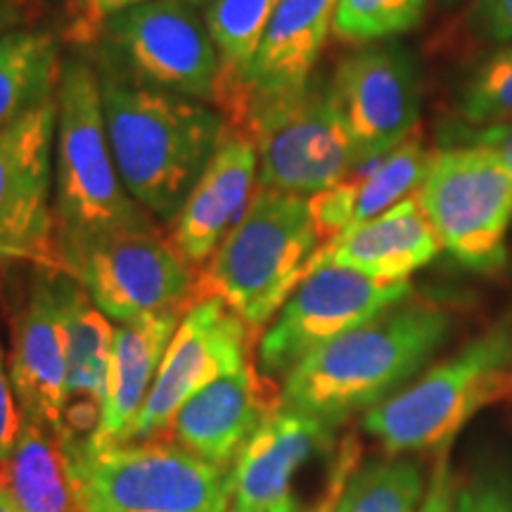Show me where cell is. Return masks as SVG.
I'll return each mask as SVG.
<instances>
[{
  "mask_svg": "<svg viewBox=\"0 0 512 512\" xmlns=\"http://www.w3.org/2000/svg\"><path fill=\"white\" fill-rule=\"evenodd\" d=\"M451 316L403 299L304 356L280 384L283 403L339 427L401 392L444 347Z\"/></svg>",
  "mask_w": 512,
  "mask_h": 512,
  "instance_id": "cell-1",
  "label": "cell"
},
{
  "mask_svg": "<svg viewBox=\"0 0 512 512\" xmlns=\"http://www.w3.org/2000/svg\"><path fill=\"white\" fill-rule=\"evenodd\" d=\"M102 112L126 190L159 221H174L230 124L209 102L102 74Z\"/></svg>",
  "mask_w": 512,
  "mask_h": 512,
  "instance_id": "cell-2",
  "label": "cell"
},
{
  "mask_svg": "<svg viewBox=\"0 0 512 512\" xmlns=\"http://www.w3.org/2000/svg\"><path fill=\"white\" fill-rule=\"evenodd\" d=\"M55 223L60 261L95 242L157 228L155 216L121 181L107 138L100 74L86 60H67L57 83Z\"/></svg>",
  "mask_w": 512,
  "mask_h": 512,
  "instance_id": "cell-3",
  "label": "cell"
},
{
  "mask_svg": "<svg viewBox=\"0 0 512 512\" xmlns=\"http://www.w3.org/2000/svg\"><path fill=\"white\" fill-rule=\"evenodd\" d=\"M318 249L309 197L259 185L242 221L197 271L192 304L221 299L259 339L311 273Z\"/></svg>",
  "mask_w": 512,
  "mask_h": 512,
  "instance_id": "cell-4",
  "label": "cell"
},
{
  "mask_svg": "<svg viewBox=\"0 0 512 512\" xmlns=\"http://www.w3.org/2000/svg\"><path fill=\"white\" fill-rule=\"evenodd\" d=\"M510 394L512 320H503L363 413V427L389 456L441 451L479 411Z\"/></svg>",
  "mask_w": 512,
  "mask_h": 512,
  "instance_id": "cell-5",
  "label": "cell"
},
{
  "mask_svg": "<svg viewBox=\"0 0 512 512\" xmlns=\"http://www.w3.org/2000/svg\"><path fill=\"white\" fill-rule=\"evenodd\" d=\"M86 512H228L230 467L166 439L95 448L64 444Z\"/></svg>",
  "mask_w": 512,
  "mask_h": 512,
  "instance_id": "cell-6",
  "label": "cell"
},
{
  "mask_svg": "<svg viewBox=\"0 0 512 512\" xmlns=\"http://www.w3.org/2000/svg\"><path fill=\"white\" fill-rule=\"evenodd\" d=\"M230 126L252 138L261 188L313 197L342 181L356 162L347 124L325 79H311L283 95H247Z\"/></svg>",
  "mask_w": 512,
  "mask_h": 512,
  "instance_id": "cell-7",
  "label": "cell"
},
{
  "mask_svg": "<svg viewBox=\"0 0 512 512\" xmlns=\"http://www.w3.org/2000/svg\"><path fill=\"white\" fill-rule=\"evenodd\" d=\"M415 195L458 264L484 275L501 271L508 261L512 181L489 150L458 145L437 152Z\"/></svg>",
  "mask_w": 512,
  "mask_h": 512,
  "instance_id": "cell-8",
  "label": "cell"
},
{
  "mask_svg": "<svg viewBox=\"0 0 512 512\" xmlns=\"http://www.w3.org/2000/svg\"><path fill=\"white\" fill-rule=\"evenodd\" d=\"M57 93L0 131V259L62 271L53 204Z\"/></svg>",
  "mask_w": 512,
  "mask_h": 512,
  "instance_id": "cell-9",
  "label": "cell"
},
{
  "mask_svg": "<svg viewBox=\"0 0 512 512\" xmlns=\"http://www.w3.org/2000/svg\"><path fill=\"white\" fill-rule=\"evenodd\" d=\"M411 292V283H382L351 268L320 264L261 332L256 368L273 380L285 377L311 351L392 309Z\"/></svg>",
  "mask_w": 512,
  "mask_h": 512,
  "instance_id": "cell-10",
  "label": "cell"
},
{
  "mask_svg": "<svg viewBox=\"0 0 512 512\" xmlns=\"http://www.w3.org/2000/svg\"><path fill=\"white\" fill-rule=\"evenodd\" d=\"M185 0H147L105 24L126 79L216 107L219 57L207 24Z\"/></svg>",
  "mask_w": 512,
  "mask_h": 512,
  "instance_id": "cell-11",
  "label": "cell"
},
{
  "mask_svg": "<svg viewBox=\"0 0 512 512\" xmlns=\"http://www.w3.org/2000/svg\"><path fill=\"white\" fill-rule=\"evenodd\" d=\"M62 273L81 283L107 318L192 306L197 271L159 228L133 230L100 240L64 259Z\"/></svg>",
  "mask_w": 512,
  "mask_h": 512,
  "instance_id": "cell-12",
  "label": "cell"
},
{
  "mask_svg": "<svg viewBox=\"0 0 512 512\" xmlns=\"http://www.w3.org/2000/svg\"><path fill=\"white\" fill-rule=\"evenodd\" d=\"M256 337L221 299H200L185 311L159 366L157 380L128 441L162 439L178 408L223 375L252 363Z\"/></svg>",
  "mask_w": 512,
  "mask_h": 512,
  "instance_id": "cell-13",
  "label": "cell"
},
{
  "mask_svg": "<svg viewBox=\"0 0 512 512\" xmlns=\"http://www.w3.org/2000/svg\"><path fill=\"white\" fill-rule=\"evenodd\" d=\"M330 86L356 162L387 155L415 133L422 112L420 72L401 43L366 46L344 57Z\"/></svg>",
  "mask_w": 512,
  "mask_h": 512,
  "instance_id": "cell-14",
  "label": "cell"
},
{
  "mask_svg": "<svg viewBox=\"0 0 512 512\" xmlns=\"http://www.w3.org/2000/svg\"><path fill=\"white\" fill-rule=\"evenodd\" d=\"M280 406L283 396L273 377L249 363L192 394L162 439L211 465L230 467L261 422Z\"/></svg>",
  "mask_w": 512,
  "mask_h": 512,
  "instance_id": "cell-15",
  "label": "cell"
},
{
  "mask_svg": "<svg viewBox=\"0 0 512 512\" xmlns=\"http://www.w3.org/2000/svg\"><path fill=\"white\" fill-rule=\"evenodd\" d=\"M335 430L283 403L261 422L230 465L233 503L249 512H297L294 479L313 458L330 451Z\"/></svg>",
  "mask_w": 512,
  "mask_h": 512,
  "instance_id": "cell-16",
  "label": "cell"
},
{
  "mask_svg": "<svg viewBox=\"0 0 512 512\" xmlns=\"http://www.w3.org/2000/svg\"><path fill=\"white\" fill-rule=\"evenodd\" d=\"M57 273L43 271L31 280L29 294L12 325L8 354L10 380L22 415L62 432L64 392H67V356Z\"/></svg>",
  "mask_w": 512,
  "mask_h": 512,
  "instance_id": "cell-17",
  "label": "cell"
},
{
  "mask_svg": "<svg viewBox=\"0 0 512 512\" xmlns=\"http://www.w3.org/2000/svg\"><path fill=\"white\" fill-rule=\"evenodd\" d=\"M256 178L259 157L252 138L230 126L202 178L171 221V245L195 271L207 264L247 214L256 192Z\"/></svg>",
  "mask_w": 512,
  "mask_h": 512,
  "instance_id": "cell-18",
  "label": "cell"
},
{
  "mask_svg": "<svg viewBox=\"0 0 512 512\" xmlns=\"http://www.w3.org/2000/svg\"><path fill=\"white\" fill-rule=\"evenodd\" d=\"M434 155L437 152L425 145L422 136L413 133L387 155L358 159L342 181L309 197L320 249L418 192Z\"/></svg>",
  "mask_w": 512,
  "mask_h": 512,
  "instance_id": "cell-19",
  "label": "cell"
},
{
  "mask_svg": "<svg viewBox=\"0 0 512 512\" xmlns=\"http://www.w3.org/2000/svg\"><path fill=\"white\" fill-rule=\"evenodd\" d=\"M64 356H67V392L60 437L64 444H83L98 430L110 375L114 328L81 283L57 273Z\"/></svg>",
  "mask_w": 512,
  "mask_h": 512,
  "instance_id": "cell-20",
  "label": "cell"
},
{
  "mask_svg": "<svg viewBox=\"0 0 512 512\" xmlns=\"http://www.w3.org/2000/svg\"><path fill=\"white\" fill-rule=\"evenodd\" d=\"M183 316L185 309L152 311L114 328L110 375L98 430L83 444L95 451L126 444Z\"/></svg>",
  "mask_w": 512,
  "mask_h": 512,
  "instance_id": "cell-21",
  "label": "cell"
},
{
  "mask_svg": "<svg viewBox=\"0 0 512 512\" xmlns=\"http://www.w3.org/2000/svg\"><path fill=\"white\" fill-rule=\"evenodd\" d=\"M441 249L444 245L437 230L413 192L320 249L313 256L311 271L320 264H337L382 283H411V275L432 264Z\"/></svg>",
  "mask_w": 512,
  "mask_h": 512,
  "instance_id": "cell-22",
  "label": "cell"
},
{
  "mask_svg": "<svg viewBox=\"0 0 512 512\" xmlns=\"http://www.w3.org/2000/svg\"><path fill=\"white\" fill-rule=\"evenodd\" d=\"M337 3L339 0H280L249 69L245 100L247 95L299 91L313 79L318 57L332 34Z\"/></svg>",
  "mask_w": 512,
  "mask_h": 512,
  "instance_id": "cell-23",
  "label": "cell"
},
{
  "mask_svg": "<svg viewBox=\"0 0 512 512\" xmlns=\"http://www.w3.org/2000/svg\"><path fill=\"white\" fill-rule=\"evenodd\" d=\"M0 484L22 512H86L62 437L27 415L8 458L0 460Z\"/></svg>",
  "mask_w": 512,
  "mask_h": 512,
  "instance_id": "cell-24",
  "label": "cell"
},
{
  "mask_svg": "<svg viewBox=\"0 0 512 512\" xmlns=\"http://www.w3.org/2000/svg\"><path fill=\"white\" fill-rule=\"evenodd\" d=\"M280 0H211L204 24L219 57L216 107L228 124L238 117L245 100L247 76Z\"/></svg>",
  "mask_w": 512,
  "mask_h": 512,
  "instance_id": "cell-25",
  "label": "cell"
},
{
  "mask_svg": "<svg viewBox=\"0 0 512 512\" xmlns=\"http://www.w3.org/2000/svg\"><path fill=\"white\" fill-rule=\"evenodd\" d=\"M60 72V53L50 31H5L0 36V131L55 95Z\"/></svg>",
  "mask_w": 512,
  "mask_h": 512,
  "instance_id": "cell-26",
  "label": "cell"
},
{
  "mask_svg": "<svg viewBox=\"0 0 512 512\" xmlns=\"http://www.w3.org/2000/svg\"><path fill=\"white\" fill-rule=\"evenodd\" d=\"M427 482L413 458L389 456L354 467L335 512H420Z\"/></svg>",
  "mask_w": 512,
  "mask_h": 512,
  "instance_id": "cell-27",
  "label": "cell"
},
{
  "mask_svg": "<svg viewBox=\"0 0 512 512\" xmlns=\"http://www.w3.org/2000/svg\"><path fill=\"white\" fill-rule=\"evenodd\" d=\"M427 0H339L332 34L351 46L387 41L418 27Z\"/></svg>",
  "mask_w": 512,
  "mask_h": 512,
  "instance_id": "cell-28",
  "label": "cell"
},
{
  "mask_svg": "<svg viewBox=\"0 0 512 512\" xmlns=\"http://www.w3.org/2000/svg\"><path fill=\"white\" fill-rule=\"evenodd\" d=\"M460 117L470 128L512 121V43L498 46L467 76Z\"/></svg>",
  "mask_w": 512,
  "mask_h": 512,
  "instance_id": "cell-29",
  "label": "cell"
},
{
  "mask_svg": "<svg viewBox=\"0 0 512 512\" xmlns=\"http://www.w3.org/2000/svg\"><path fill=\"white\" fill-rule=\"evenodd\" d=\"M143 3L147 0H69L67 41L91 46L102 36L112 17Z\"/></svg>",
  "mask_w": 512,
  "mask_h": 512,
  "instance_id": "cell-30",
  "label": "cell"
},
{
  "mask_svg": "<svg viewBox=\"0 0 512 512\" xmlns=\"http://www.w3.org/2000/svg\"><path fill=\"white\" fill-rule=\"evenodd\" d=\"M453 512H512L510 472H484L456 491Z\"/></svg>",
  "mask_w": 512,
  "mask_h": 512,
  "instance_id": "cell-31",
  "label": "cell"
},
{
  "mask_svg": "<svg viewBox=\"0 0 512 512\" xmlns=\"http://www.w3.org/2000/svg\"><path fill=\"white\" fill-rule=\"evenodd\" d=\"M19 427H22V408L12 387L10 363L0 339V460L8 458L10 448L15 446Z\"/></svg>",
  "mask_w": 512,
  "mask_h": 512,
  "instance_id": "cell-32",
  "label": "cell"
},
{
  "mask_svg": "<svg viewBox=\"0 0 512 512\" xmlns=\"http://www.w3.org/2000/svg\"><path fill=\"white\" fill-rule=\"evenodd\" d=\"M448 448L437 451V463L432 467L430 482H427L425 498H422L420 512H453L456 505V479H453L451 460H448Z\"/></svg>",
  "mask_w": 512,
  "mask_h": 512,
  "instance_id": "cell-33",
  "label": "cell"
},
{
  "mask_svg": "<svg viewBox=\"0 0 512 512\" xmlns=\"http://www.w3.org/2000/svg\"><path fill=\"white\" fill-rule=\"evenodd\" d=\"M460 138H463V145H477L489 150L512 181V121L467 128V131L460 133Z\"/></svg>",
  "mask_w": 512,
  "mask_h": 512,
  "instance_id": "cell-34",
  "label": "cell"
},
{
  "mask_svg": "<svg viewBox=\"0 0 512 512\" xmlns=\"http://www.w3.org/2000/svg\"><path fill=\"white\" fill-rule=\"evenodd\" d=\"M475 27L494 46L512 43V0H479Z\"/></svg>",
  "mask_w": 512,
  "mask_h": 512,
  "instance_id": "cell-35",
  "label": "cell"
},
{
  "mask_svg": "<svg viewBox=\"0 0 512 512\" xmlns=\"http://www.w3.org/2000/svg\"><path fill=\"white\" fill-rule=\"evenodd\" d=\"M354 467H356V446L349 441V444L339 451L337 467H335V472H332L328 489H325V496L320 498L316 505H311L309 510H302V512H335L337 498H339V494H342L344 484H347V479L351 472H354Z\"/></svg>",
  "mask_w": 512,
  "mask_h": 512,
  "instance_id": "cell-36",
  "label": "cell"
},
{
  "mask_svg": "<svg viewBox=\"0 0 512 512\" xmlns=\"http://www.w3.org/2000/svg\"><path fill=\"white\" fill-rule=\"evenodd\" d=\"M15 22H17L15 5H12L10 0H0V36H3L5 31H10Z\"/></svg>",
  "mask_w": 512,
  "mask_h": 512,
  "instance_id": "cell-37",
  "label": "cell"
},
{
  "mask_svg": "<svg viewBox=\"0 0 512 512\" xmlns=\"http://www.w3.org/2000/svg\"><path fill=\"white\" fill-rule=\"evenodd\" d=\"M0 512H22L17 508V503L10 498L8 491L3 489V484H0Z\"/></svg>",
  "mask_w": 512,
  "mask_h": 512,
  "instance_id": "cell-38",
  "label": "cell"
},
{
  "mask_svg": "<svg viewBox=\"0 0 512 512\" xmlns=\"http://www.w3.org/2000/svg\"><path fill=\"white\" fill-rule=\"evenodd\" d=\"M185 3L192 5V8H202V5H209L211 0H185Z\"/></svg>",
  "mask_w": 512,
  "mask_h": 512,
  "instance_id": "cell-39",
  "label": "cell"
},
{
  "mask_svg": "<svg viewBox=\"0 0 512 512\" xmlns=\"http://www.w3.org/2000/svg\"><path fill=\"white\" fill-rule=\"evenodd\" d=\"M228 512H249V510H245V508H240V505H235V503H230V508H228Z\"/></svg>",
  "mask_w": 512,
  "mask_h": 512,
  "instance_id": "cell-40",
  "label": "cell"
},
{
  "mask_svg": "<svg viewBox=\"0 0 512 512\" xmlns=\"http://www.w3.org/2000/svg\"><path fill=\"white\" fill-rule=\"evenodd\" d=\"M444 3H456V0H444Z\"/></svg>",
  "mask_w": 512,
  "mask_h": 512,
  "instance_id": "cell-41",
  "label": "cell"
}]
</instances>
